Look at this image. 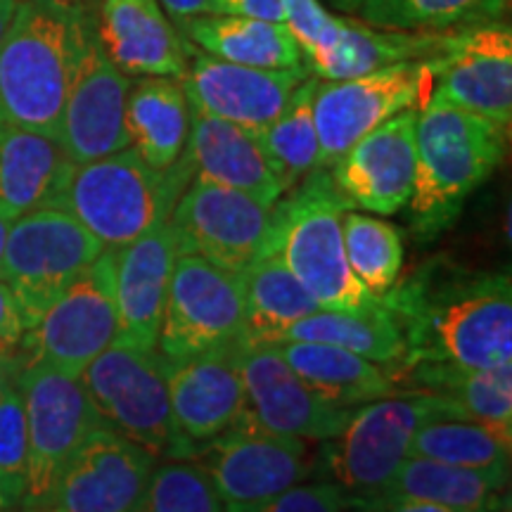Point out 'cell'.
<instances>
[{
  "instance_id": "cell-39",
  "label": "cell",
  "mask_w": 512,
  "mask_h": 512,
  "mask_svg": "<svg viewBox=\"0 0 512 512\" xmlns=\"http://www.w3.org/2000/svg\"><path fill=\"white\" fill-rule=\"evenodd\" d=\"M29 477V427L17 384L0 396V491L12 508L22 505Z\"/></svg>"
},
{
  "instance_id": "cell-31",
  "label": "cell",
  "mask_w": 512,
  "mask_h": 512,
  "mask_svg": "<svg viewBox=\"0 0 512 512\" xmlns=\"http://www.w3.org/2000/svg\"><path fill=\"white\" fill-rule=\"evenodd\" d=\"M131 147L152 169H171L190 133V107L183 81L171 76H136L126 98Z\"/></svg>"
},
{
  "instance_id": "cell-24",
  "label": "cell",
  "mask_w": 512,
  "mask_h": 512,
  "mask_svg": "<svg viewBox=\"0 0 512 512\" xmlns=\"http://www.w3.org/2000/svg\"><path fill=\"white\" fill-rule=\"evenodd\" d=\"M444 31L377 29L356 19L330 15L320 36L304 53L316 79H358L399 62H430L441 46Z\"/></svg>"
},
{
  "instance_id": "cell-10",
  "label": "cell",
  "mask_w": 512,
  "mask_h": 512,
  "mask_svg": "<svg viewBox=\"0 0 512 512\" xmlns=\"http://www.w3.org/2000/svg\"><path fill=\"white\" fill-rule=\"evenodd\" d=\"M226 512H249L302 484L313 470L309 441L280 437L238 420L192 448Z\"/></svg>"
},
{
  "instance_id": "cell-23",
  "label": "cell",
  "mask_w": 512,
  "mask_h": 512,
  "mask_svg": "<svg viewBox=\"0 0 512 512\" xmlns=\"http://www.w3.org/2000/svg\"><path fill=\"white\" fill-rule=\"evenodd\" d=\"M190 133L181 155L192 178L226 185L273 207L285 195L259 136L233 121L211 117L190 105Z\"/></svg>"
},
{
  "instance_id": "cell-9",
  "label": "cell",
  "mask_w": 512,
  "mask_h": 512,
  "mask_svg": "<svg viewBox=\"0 0 512 512\" xmlns=\"http://www.w3.org/2000/svg\"><path fill=\"white\" fill-rule=\"evenodd\" d=\"M117 337V271L114 249H105L24 332L19 356L24 366L43 363L81 377Z\"/></svg>"
},
{
  "instance_id": "cell-21",
  "label": "cell",
  "mask_w": 512,
  "mask_h": 512,
  "mask_svg": "<svg viewBox=\"0 0 512 512\" xmlns=\"http://www.w3.org/2000/svg\"><path fill=\"white\" fill-rule=\"evenodd\" d=\"M166 380L176 430L190 448L240 420L245 382L238 366V342L181 361L166 358Z\"/></svg>"
},
{
  "instance_id": "cell-49",
  "label": "cell",
  "mask_w": 512,
  "mask_h": 512,
  "mask_svg": "<svg viewBox=\"0 0 512 512\" xmlns=\"http://www.w3.org/2000/svg\"><path fill=\"white\" fill-rule=\"evenodd\" d=\"M332 5H335V8H339V10H347V12H356V8H358V3H361V0H330Z\"/></svg>"
},
{
  "instance_id": "cell-1",
  "label": "cell",
  "mask_w": 512,
  "mask_h": 512,
  "mask_svg": "<svg viewBox=\"0 0 512 512\" xmlns=\"http://www.w3.org/2000/svg\"><path fill=\"white\" fill-rule=\"evenodd\" d=\"M382 302L406 337L403 363L441 361L463 368L512 363L508 273L470 278L422 268L411 280L382 294Z\"/></svg>"
},
{
  "instance_id": "cell-47",
  "label": "cell",
  "mask_w": 512,
  "mask_h": 512,
  "mask_svg": "<svg viewBox=\"0 0 512 512\" xmlns=\"http://www.w3.org/2000/svg\"><path fill=\"white\" fill-rule=\"evenodd\" d=\"M15 8H17V0H0V46H3L5 31L10 27Z\"/></svg>"
},
{
  "instance_id": "cell-7",
  "label": "cell",
  "mask_w": 512,
  "mask_h": 512,
  "mask_svg": "<svg viewBox=\"0 0 512 512\" xmlns=\"http://www.w3.org/2000/svg\"><path fill=\"white\" fill-rule=\"evenodd\" d=\"M79 380L102 422L143 446L157 460L190 458L192 448L176 430L171 413L166 358L157 347L117 337Z\"/></svg>"
},
{
  "instance_id": "cell-40",
  "label": "cell",
  "mask_w": 512,
  "mask_h": 512,
  "mask_svg": "<svg viewBox=\"0 0 512 512\" xmlns=\"http://www.w3.org/2000/svg\"><path fill=\"white\" fill-rule=\"evenodd\" d=\"M249 512H358L347 491L330 482H309L287 489L273 501Z\"/></svg>"
},
{
  "instance_id": "cell-30",
  "label": "cell",
  "mask_w": 512,
  "mask_h": 512,
  "mask_svg": "<svg viewBox=\"0 0 512 512\" xmlns=\"http://www.w3.org/2000/svg\"><path fill=\"white\" fill-rule=\"evenodd\" d=\"M399 392L439 394L456 403L465 418L512 432V363L463 368L441 361H411L394 370Z\"/></svg>"
},
{
  "instance_id": "cell-44",
  "label": "cell",
  "mask_w": 512,
  "mask_h": 512,
  "mask_svg": "<svg viewBox=\"0 0 512 512\" xmlns=\"http://www.w3.org/2000/svg\"><path fill=\"white\" fill-rule=\"evenodd\" d=\"M354 505L358 512H496V510H458V508H448V505L427 503V501H384V503H368V505L354 503Z\"/></svg>"
},
{
  "instance_id": "cell-41",
  "label": "cell",
  "mask_w": 512,
  "mask_h": 512,
  "mask_svg": "<svg viewBox=\"0 0 512 512\" xmlns=\"http://www.w3.org/2000/svg\"><path fill=\"white\" fill-rule=\"evenodd\" d=\"M285 24L290 27L294 38L306 53L313 41L320 36L325 24H328L330 12L318 3V0H283Z\"/></svg>"
},
{
  "instance_id": "cell-13",
  "label": "cell",
  "mask_w": 512,
  "mask_h": 512,
  "mask_svg": "<svg viewBox=\"0 0 512 512\" xmlns=\"http://www.w3.org/2000/svg\"><path fill=\"white\" fill-rule=\"evenodd\" d=\"M245 299L238 273L223 271L197 254L178 256L171 273L157 349L169 361L238 342Z\"/></svg>"
},
{
  "instance_id": "cell-11",
  "label": "cell",
  "mask_w": 512,
  "mask_h": 512,
  "mask_svg": "<svg viewBox=\"0 0 512 512\" xmlns=\"http://www.w3.org/2000/svg\"><path fill=\"white\" fill-rule=\"evenodd\" d=\"M15 384L29 427V477L22 508H43L67 460L105 422L79 377L27 363Z\"/></svg>"
},
{
  "instance_id": "cell-35",
  "label": "cell",
  "mask_w": 512,
  "mask_h": 512,
  "mask_svg": "<svg viewBox=\"0 0 512 512\" xmlns=\"http://www.w3.org/2000/svg\"><path fill=\"white\" fill-rule=\"evenodd\" d=\"M512 432L472 418H434L418 427L411 456L477 470H510Z\"/></svg>"
},
{
  "instance_id": "cell-28",
  "label": "cell",
  "mask_w": 512,
  "mask_h": 512,
  "mask_svg": "<svg viewBox=\"0 0 512 512\" xmlns=\"http://www.w3.org/2000/svg\"><path fill=\"white\" fill-rule=\"evenodd\" d=\"M273 347L313 392L337 408L356 411L370 401L399 394L392 368L354 351L318 342H278Z\"/></svg>"
},
{
  "instance_id": "cell-38",
  "label": "cell",
  "mask_w": 512,
  "mask_h": 512,
  "mask_svg": "<svg viewBox=\"0 0 512 512\" xmlns=\"http://www.w3.org/2000/svg\"><path fill=\"white\" fill-rule=\"evenodd\" d=\"M131 512H226L207 472L190 458L155 463Z\"/></svg>"
},
{
  "instance_id": "cell-52",
  "label": "cell",
  "mask_w": 512,
  "mask_h": 512,
  "mask_svg": "<svg viewBox=\"0 0 512 512\" xmlns=\"http://www.w3.org/2000/svg\"><path fill=\"white\" fill-rule=\"evenodd\" d=\"M496 512H510V510H508V505H505V508H501V510H496Z\"/></svg>"
},
{
  "instance_id": "cell-6",
  "label": "cell",
  "mask_w": 512,
  "mask_h": 512,
  "mask_svg": "<svg viewBox=\"0 0 512 512\" xmlns=\"http://www.w3.org/2000/svg\"><path fill=\"white\" fill-rule=\"evenodd\" d=\"M434 418H465L439 394L403 392L356 408L337 437L323 441L318 472L351 498L373 496L411 456L413 434Z\"/></svg>"
},
{
  "instance_id": "cell-20",
  "label": "cell",
  "mask_w": 512,
  "mask_h": 512,
  "mask_svg": "<svg viewBox=\"0 0 512 512\" xmlns=\"http://www.w3.org/2000/svg\"><path fill=\"white\" fill-rule=\"evenodd\" d=\"M418 114L406 110L387 119L332 166V178L351 207L373 214H396L406 207L415 183Z\"/></svg>"
},
{
  "instance_id": "cell-14",
  "label": "cell",
  "mask_w": 512,
  "mask_h": 512,
  "mask_svg": "<svg viewBox=\"0 0 512 512\" xmlns=\"http://www.w3.org/2000/svg\"><path fill=\"white\" fill-rule=\"evenodd\" d=\"M430 100L510 128L512 29L508 19L448 29L430 62Z\"/></svg>"
},
{
  "instance_id": "cell-50",
  "label": "cell",
  "mask_w": 512,
  "mask_h": 512,
  "mask_svg": "<svg viewBox=\"0 0 512 512\" xmlns=\"http://www.w3.org/2000/svg\"><path fill=\"white\" fill-rule=\"evenodd\" d=\"M10 510H12L10 501H8V498H5L3 491H0V512H10Z\"/></svg>"
},
{
  "instance_id": "cell-25",
  "label": "cell",
  "mask_w": 512,
  "mask_h": 512,
  "mask_svg": "<svg viewBox=\"0 0 512 512\" xmlns=\"http://www.w3.org/2000/svg\"><path fill=\"white\" fill-rule=\"evenodd\" d=\"M95 29L107 57L131 79L188 72L185 38L159 0H100Z\"/></svg>"
},
{
  "instance_id": "cell-53",
  "label": "cell",
  "mask_w": 512,
  "mask_h": 512,
  "mask_svg": "<svg viewBox=\"0 0 512 512\" xmlns=\"http://www.w3.org/2000/svg\"><path fill=\"white\" fill-rule=\"evenodd\" d=\"M69 3H86V0H69Z\"/></svg>"
},
{
  "instance_id": "cell-34",
  "label": "cell",
  "mask_w": 512,
  "mask_h": 512,
  "mask_svg": "<svg viewBox=\"0 0 512 512\" xmlns=\"http://www.w3.org/2000/svg\"><path fill=\"white\" fill-rule=\"evenodd\" d=\"M316 86V76H306L292 91L283 112L256 133L268 162H271V169L275 171L285 192L302 183L311 171L323 169L320 166L316 121H313V93H316Z\"/></svg>"
},
{
  "instance_id": "cell-36",
  "label": "cell",
  "mask_w": 512,
  "mask_h": 512,
  "mask_svg": "<svg viewBox=\"0 0 512 512\" xmlns=\"http://www.w3.org/2000/svg\"><path fill=\"white\" fill-rule=\"evenodd\" d=\"M510 0H361L356 15L377 29L448 31L505 19Z\"/></svg>"
},
{
  "instance_id": "cell-32",
  "label": "cell",
  "mask_w": 512,
  "mask_h": 512,
  "mask_svg": "<svg viewBox=\"0 0 512 512\" xmlns=\"http://www.w3.org/2000/svg\"><path fill=\"white\" fill-rule=\"evenodd\" d=\"M245 323L240 342L275 344L297 320L316 313L320 306L278 254H264L240 273Z\"/></svg>"
},
{
  "instance_id": "cell-16",
  "label": "cell",
  "mask_w": 512,
  "mask_h": 512,
  "mask_svg": "<svg viewBox=\"0 0 512 512\" xmlns=\"http://www.w3.org/2000/svg\"><path fill=\"white\" fill-rule=\"evenodd\" d=\"M238 366L245 382L240 420L280 437L328 441L347 427L354 408H337L287 366L273 344L238 339Z\"/></svg>"
},
{
  "instance_id": "cell-33",
  "label": "cell",
  "mask_w": 512,
  "mask_h": 512,
  "mask_svg": "<svg viewBox=\"0 0 512 512\" xmlns=\"http://www.w3.org/2000/svg\"><path fill=\"white\" fill-rule=\"evenodd\" d=\"M280 342L332 344V347L354 351L368 361L389 366L392 373L408 354L406 337H403L399 323L387 309V304L382 302V297L380 306L370 313L318 309L311 316L297 320Z\"/></svg>"
},
{
  "instance_id": "cell-45",
  "label": "cell",
  "mask_w": 512,
  "mask_h": 512,
  "mask_svg": "<svg viewBox=\"0 0 512 512\" xmlns=\"http://www.w3.org/2000/svg\"><path fill=\"white\" fill-rule=\"evenodd\" d=\"M159 5H162V8L174 19L214 15V5H211V0H159Z\"/></svg>"
},
{
  "instance_id": "cell-27",
  "label": "cell",
  "mask_w": 512,
  "mask_h": 512,
  "mask_svg": "<svg viewBox=\"0 0 512 512\" xmlns=\"http://www.w3.org/2000/svg\"><path fill=\"white\" fill-rule=\"evenodd\" d=\"M505 484H508V470H477V467H458L422 456H408L377 494L351 498V501L358 505L427 501L458 510H498L508 505L501 496Z\"/></svg>"
},
{
  "instance_id": "cell-18",
  "label": "cell",
  "mask_w": 512,
  "mask_h": 512,
  "mask_svg": "<svg viewBox=\"0 0 512 512\" xmlns=\"http://www.w3.org/2000/svg\"><path fill=\"white\" fill-rule=\"evenodd\" d=\"M157 458L121 437L112 427H98L83 439L62 467L43 508L60 512H131Z\"/></svg>"
},
{
  "instance_id": "cell-22",
  "label": "cell",
  "mask_w": 512,
  "mask_h": 512,
  "mask_svg": "<svg viewBox=\"0 0 512 512\" xmlns=\"http://www.w3.org/2000/svg\"><path fill=\"white\" fill-rule=\"evenodd\" d=\"M181 254V235L171 221L114 249L119 337L140 347H157L171 273Z\"/></svg>"
},
{
  "instance_id": "cell-51",
  "label": "cell",
  "mask_w": 512,
  "mask_h": 512,
  "mask_svg": "<svg viewBox=\"0 0 512 512\" xmlns=\"http://www.w3.org/2000/svg\"><path fill=\"white\" fill-rule=\"evenodd\" d=\"M22 512H60V510H53V508H22Z\"/></svg>"
},
{
  "instance_id": "cell-4",
  "label": "cell",
  "mask_w": 512,
  "mask_h": 512,
  "mask_svg": "<svg viewBox=\"0 0 512 512\" xmlns=\"http://www.w3.org/2000/svg\"><path fill=\"white\" fill-rule=\"evenodd\" d=\"M349 209L354 207L330 169L311 171L273 204L268 254L283 259L320 309L370 313L380 306V297L361 285L344 254L342 216Z\"/></svg>"
},
{
  "instance_id": "cell-46",
  "label": "cell",
  "mask_w": 512,
  "mask_h": 512,
  "mask_svg": "<svg viewBox=\"0 0 512 512\" xmlns=\"http://www.w3.org/2000/svg\"><path fill=\"white\" fill-rule=\"evenodd\" d=\"M22 356L17 354H0V396H3L5 389H10L12 384L17 382L19 370H22Z\"/></svg>"
},
{
  "instance_id": "cell-12",
  "label": "cell",
  "mask_w": 512,
  "mask_h": 512,
  "mask_svg": "<svg viewBox=\"0 0 512 512\" xmlns=\"http://www.w3.org/2000/svg\"><path fill=\"white\" fill-rule=\"evenodd\" d=\"M432 69L427 62H399L347 81H320L313 93L320 166L332 169L349 147L373 128L430 102Z\"/></svg>"
},
{
  "instance_id": "cell-26",
  "label": "cell",
  "mask_w": 512,
  "mask_h": 512,
  "mask_svg": "<svg viewBox=\"0 0 512 512\" xmlns=\"http://www.w3.org/2000/svg\"><path fill=\"white\" fill-rule=\"evenodd\" d=\"M74 169L57 138L0 124V214L10 221L53 207Z\"/></svg>"
},
{
  "instance_id": "cell-43",
  "label": "cell",
  "mask_w": 512,
  "mask_h": 512,
  "mask_svg": "<svg viewBox=\"0 0 512 512\" xmlns=\"http://www.w3.org/2000/svg\"><path fill=\"white\" fill-rule=\"evenodd\" d=\"M214 15H240L285 22L283 0H211Z\"/></svg>"
},
{
  "instance_id": "cell-5",
  "label": "cell",
  "mask_w": 512,
  "mask_h": 512,
  "mask_svg": "<svg viewBox=\"0 0 512 512\" xmlns=\"http://www.w3.org/2000/svg\"><path fill=\"white\" fill-rule=\"evenodd\" d=\"M190 181L192 174L181 159L159 171L126 147L76 164L53 207L69 211L107 249H119L169 221Z\"/></svg>"
},
{
  "instance_id": "cell-48",
  "label": "cell",
  "mask_w": 512,
  "mask_h": 512,
  "mask_svg": "<svg viewBox=\"0 0 512 512\" xmlns=\"http://www.w3.org/2000/svg\"><path fill=\"white\" fill-rule=\"evenodd\" d=\"M12 221L8 216L0 214V261H3V252H5V242H8V233H10Z\"/></svg>"
},
{
  "instance_id": "cell-15",
  "label": "cell",
  "mask_w": 512,
  "mask_h": 512,
  "mask_svg": "<svg viewBox=\"0 0 512 512\" xmlns=\"http://www.w3.org/2000/svg\"><path fill=\"white\" fill-rule=\"evenodd\" d=\"M169 221L185 254L202 256L230 273L240 275L271 249L273 207L204 178H192Z\"/></svg>"
},
{
  "instance_id": "cell-2",
  "label": "cell",
  "mask_w": 512,
  "mask_h": 512,
  "mask_svg": "<svg viewBox=\"0 0 512 512\" xmlns=\"http://www.w3.org/2000/svg\"><path fill=\"white\" fill-rule=\"evenodd\" d=\"M93 22L86 3L17 0L0 46V124L57 138Z\"/></svg>"
},
{
  "instance_id": "cell-42",
  "label": "cell",
  "mask_w": 512,
  "mask_h": 512,
  "mask_svg": "<svg viewBox=\"0 0 512 512\" xmlns=\"http://www.w3.org/2000/svg\"><path fill=\"white\" fill-rule=\"evenodd\" d=\"M27 332L22 306L5 283H0V354H17Z\"/></svg>"
},
{
  "instance_id": "cell-17",
  "label": "cell",
  "mask_w": 512,
  "mask_h": 512,
  "mask_svg": "<svg viewBox=\"0 0 512 512\" xmlns=\"http://www.w3.org/2000/svg\"><path fill=\"white\" fill-rule=\"evenodd\" d=\"M131 81V76L107 57L93 22L57 133V140L74 164L95 162L131 147L126 131V98Z\"/></svg>"
},
{
  "instance_id": "cell-3",
  "label": "cell",
  "mask_w": 512,
  "mask_h": 512,
  "mask_svg": "<svg viewBox=\"0 0 512 512\" xmlns=\"http://www.w3.org/2000/svg\"><path fill=\"white\" fill-rule=\"evenodd\" d=\"M508 147V128L430 100L415 128V183L408 200L418 240H437L458 221L467 197L489 181Z\"/></svg>"
},
{
  "instance_id": "cell-19",
  "label": "cell",
  "mask_w": 512,
  "mask_h": 512,
  "mask_svg": "<svg viewBox=\"0 0 512 512\" xmlns=\"http://www.w3.org/2000/svg\"><path fill=\"white\" fill-rule=\"evenodd\" d=\"M185 53L188 72L181 81L190 105L254 133L271 124L294 88L311 76L309 67L259 69L219 60L190 41H185Z\"/></svg>"
},
{
  "instance_id": "cell-8",
  "label": "cell",
  "mask_w": 512,
  "mask_h": 512,
  "mask_svg": "<svg viewBox=\"0 0 512 512\" xmlns=\"http://www.w3.org/2000/svg\"><path fill=\"white\" fill-rule=\"evenodd\" d=\"M105 249L64 209L43 207L12 221L0 283L22 306L27 330Z\"/></svg>"
},
{
  "instance_id": "cell-37",
  "label": "cell",
  "mask_w": 512,
  "mask_h": 512,
  "mask_svg": "<svg viewBox=\"0 0 512 512\" xmlns=\"http://www.w3.org/2000/svg\"><path fill=\"white\" fill-rule=\"evenodd\" d=\"M342 240L349 268L370 294L382 297L399 283L403 268V238L399 228L349 209L342 216Z\"/></svg>"
},
{
  "instance_id": "cell-29",
  "label": "cell",
  "mask_w": 512,
  "mask_h": 512,
  "mask_svg": "<svg viewBox=\"0 0 512 512\" xmlns=\"http://www.w3.org/2000/svg\"><path fill=\"white\" fill-rule=\"evenodd\" d=\"M185 41L219 60L259 69L306 67L304 50L285 22L240 15L176 19Z\"/></svg>"
}]
</instances>
